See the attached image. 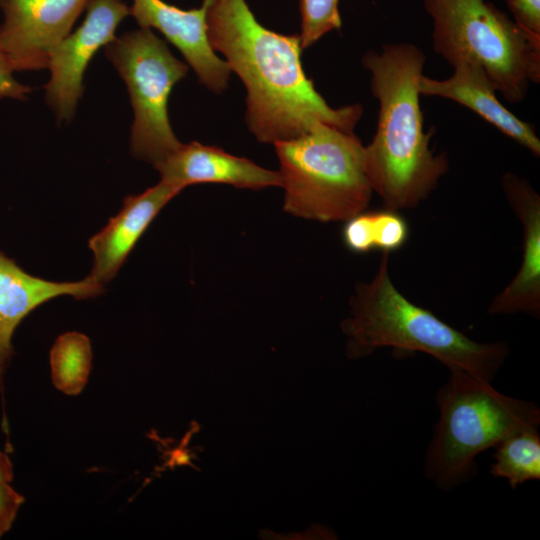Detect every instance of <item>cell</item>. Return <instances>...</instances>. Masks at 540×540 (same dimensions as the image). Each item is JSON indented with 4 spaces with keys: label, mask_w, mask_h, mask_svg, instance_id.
<instances>
[{
    "label": "cell",
    "mask_w": 540,
    "mask_h": 540,
    "mask_svg": "<svg viewBox=\"0 0 540 540\" xmlns=\"http://www.w3.org/2000/svg\"><path fill=\"white\" fill-rule=\"evenodd\" d=\"M211 47L221 52L245 85L246 123L258 141L299 137L318 124L353 132L360 104L333 108L315 89L301 63L299 35L261 25L245 0H203Z\"/></svg>",
    "instance_id": "6da1fadb"
},
{
    "label": "cell",
    "mask_w": 540,
    "mask_h": 540,
    "mask_svg": "<svg viewBox=\"0 0 540 540\" xmlns=\"http://www.w3.org/2000/svg\"><path fill=\"white\" fill-rule=\"evenodd\" d=\"M425 62L424 52L412 43L383 44L362 58L379 102L376 132L364 146L365 172L386 209L418 206L449 169L447 156L430 148L434 131L424 130L418 83Z\"/></svg>",
    "instance_id": "7a4b0ae2"
},
{
    "label": "cell",
    "mask_w": 540,
    "mask_h": 540,
    "mask_svg": "<svg viewBox=\"0 0 540 540\" xmlns=\"http://www.w3.org/2000/svg\"><path fill=\"white\" fill-rule=\"evenodd\" d=\"M389 254L382 253L374 277L360 283L351 299L350 316L341 324L347 356L361 359L381 348L422 352L448 370L492 383L508 357V344L474 341L408 300L390 278Z\"/></svg>",
    "instance_id": "3957f363"
},
{
    "label": "cell",
    "mask_w": 540,
    "mask_h": 540,
    "mask_svg": "<svg viewBox=\"0 0 540 540\" xmlns=\"http://www.w3.org/2000/svg\"><path fill=\"white\" fill-rule=\"evenodd\" d=\"M436 403L439 417L425 452L424 474L446 492L476 475L480 453L513 433L540 426L534 402L505 395L462 370H449Z\"/></svg>",
    "instance_id": "277c9868"
},
{
    "label": "cell",
    "mask_w": 540,
    "mask_h": 540,
    "mask_svg": "<svg viewBox=\"0 0 540 540\" xmlns=\"http://www.w3.org/2000/svg\"><path fill=\"white\" fill-rule=\"evenodd\" d=\"M432 48L451 66L479 65L508 103L522 102L540 82V38L486 0H423Z\"/></svg>",
    "instance_id": "5b68a950"
},
{
    "label": "cell",
    "mask_w": 540,
    "mask_h": 540,
    "mask_svg": "<svg viewBox=\"0 0 540 540\" xmlns=\"http://www.w3.org/2000/svg\"><path fill=\"white\" fill-rule=\"evenodd\" d=\"M274 146L287 213L345 222L366 211L373 190L365 172L364 145L353 132L318 124Z\"/></svg>",
    "instance_id": "8992f818"
},
{
    "label": "cell",
    "mask_w": 540,
    "mask_h": 540,
    "mask_svg": "<svg viewBox=\"0 0 540 540\" xmlns=\"http://www.w3.org/2000/svg\"><path fill=\"white\" fill-rule=\"evenodd\" d=\"M105 54L128 88L134 113L131 154L156 167L182 144L170 126L167 105L188 66L148 28L116 37L105 46Z\"/></svg>",
    "instance_id": "52a82bcc"
},
{
    "label": "cell",
    "mask_w": 540,
    "mask_h": 540,
    "mask_svg": "<svg viewBox=\"0 0 540 540\" xmlns=\"http://www.w3.org/2000/svg\"><path fill=\"white\" fill-rule=\"evenodd\" d=\"M85 10L84 21L54 48L47 67L51 76L45 97L58 122L73 118L89 62L116 38L118 25L130 15L129 6L122 0H89Z\"/></svg>",
    "instance_id": "ba28073f"
},
{
    "label": "cell",
    "mask_w": 540,
    "mask_h": 540,
    "mask_svg": "<svg viewBox=\"0 0 540 540\" xmlns=\"http://www.w3.org/2000/svg\"><path fill=\"white\" fill-rule=\"evenodd\" d=\"M89 0H0V52L14 71L48 67Z\"/></svg>",
    "instance_id": "9c48e42d"
},
{
    "label": "cell",
    "mask_w": 540,
    "mask_h": 540,
    "mask_svg": "<svg viewBox=\"0 0 540 540\" xmlns=\"http://www.w3.org/2000/svg\"><path fill=\"white\" fill-rule=\"evenodd\" d=\"M129 7L140 28H155L183 54L199 81L210 90L223 92L231 69L210 45L206 7L183 10L163 0H132Z\"/></svg>",
    "instance_id": "30bf717a"
},
{
    "label": "cell",
    "mask_w": 540,
    "mask_h": 540,
    "mask_svg": "<svg viewBox=\"0 0 540 540\" xmlns=\"http://www.w3.org/2000/svg\"><path fill=\"white\" fill-rule=\"evenodd\" d=\"M502 188L511 208L523 226L521 266L511 282L494 297L488 307L491 315L525 313L540 315V196L518 175L502 176Z\"/></svg>",
    "instance_id": "8fae6325"
},
{
    "label": "cell",
    "mask_w": 540,
    "mask_h": 540,
    "mask_svg": "<svg viewBox=\"0 0 540 540\" xmlns=\"http://www.w3.org/2000/svg\"><path fill=\"white\" fill-rule=\"evenodd\" d=\"M103 285L90 276L80 281L55 282L33 276L0 251V390L14 355L12 338L19 324L36 308L64 295L77 300L102 294Z\"/></svg>",
    "instance_id": "7c38bea8"
},
{
    "label": "cell",
    "mask_w": 540,
    "mask_h": 540,
    "mask_svg": "<svg viewBox=\"0 0 540 540\" xmlns=\"http://www.w3.org/2000/svg\"><path fill=\"white\" fill-rule=\"evenodd\" d=\"M180 192L161 180L139 195L127 196L121 210L89 239L94 254L89 276L102 285L112 280L154 218Z\"/></svg>",
    "instance_id": "4fadbf2b"
},
{
    "label": "cell",
    "mask_w": 540,
    "mask_h": 540,
    "mask_svg": "<svg viewBox=\"0 0 540 540\" xmlns=\"http://www.w3.org/2000/svg\"><path fill=\"white\" fill-rule=\"evenodd\" d=\"M155 169L162 181L181 191L188 185L200 183L228 184L253 190L281 187L279 172L265 169L221 148L195 141L181 144Z\"/></svg>",
    "instance_id": "5bb4252c"
},
{
    "label": "cell",
    "mask_w": 540,
    "mask_h": 540,
    "mask_svg": "<svg viewBox=\"0 0 540 540\" xmlns=\"http://www.w3.org/2000/svg\"><path fill=\"white\" fill-rule=\"evenodd\" d=\"M453 68L446 79L422 75L418 83L420 95L446 98L467 107L538 157L540 139L534 127L502 105L484 70L467 61L458 62Z\"/></svg>",
    "instance_id": "9a60e30c"
},
{
    "label": "cell",
    "mask_w": 540,
    "mask_h": 540,
    "mask_svg": "<svg viewBox=\"0 0 540 540\" xmlns=\"http://www.w3.org/2000/svg\"><path fill=\"white\" fill-rule=\"evenodd\" d=\"M92 360L91 342L85 334L70 331L59 335L49 353L54 387L68 396L79 395L87 385Z\"/></svg>",
    "instance_id": "2e32d148"
},
{
    "label": "cell",
    "mask_w": 540,
    "mask_h": 540,
    "mask_svg": "<svg viewBox=\"0 0 540 540\" xmlns=\"http://www.w3.org/2000/svg\"><path fill=\"white\" fill-rule=\"evenodd\" d=\"M492 476L507 480L512 489L540 480V434L538 428L513 433L495 446Z\"/></svg>",
    "instance_id": "e0dca14e"
},
{
    "label": "cell",
    "mask_w": 540,
    "mask_h": 540,
    "mask_svg": "<svg viewBox=\"0 0 540 540\" xmlns=\"http://www.w3.org/2000/svg\"><path fill=\"white\" fill-rule=\"evenodd\" d=\"M399 211L384 209L366 212V232L371 250L392 252L405 245L409 226Z\"/></svg>",
    "instance_id": "ac0fdd59"
},
{
    "label": "cell",
    "mask_w": 540,
    "mask_h": 540,
    "mask_svg": "<svg viewBox=\"0 0 540 540\" xmlns=\"http://www.w3.org/2000/svg\"><path fill=\"white\" fill-rule=\"evenodd\" d=\"M338 3L339 0H300L302 48L312 46L328 32L341 28Z\"/></svg>",
    "instance_id": "d6986e66"
},
{
    "label": "cell",
    "mask_w": 540,
    "mask_h": 540,
    "mask_svg": "<svg viewBox=\"0 0 540 540\" xmlns=\"http://www.w3.org/2000/svg\"><path fill=\"white\" fill-rule=\"evenodd\" d=\"M507 6L521 28L540 38V0H507Z\"/></svg>",
    "instance_id": "ffe728a7"
},
{
    "label": "cell",
    "mask_w": 540,
    "mask_h": 540,
    "mask_svg": "<svg viewBox=\"0 0 540 540\" xmlns=\"http://www.w3.org/2000/svg\"><path fill=\"white\" fill-rule=\"evenodd\" d=\"M24 501L10 483H0V538L11 529Z\"/></svg>",
    "instance_id": "44dd1931"
},
{
    "label": "cell",
    "mask_w": 540,
    "mask_h": 540,
    "mask_svg": "<svg viewBox=\"0 0 540 540\" xmlns=\"http://www.w3.org/2000/svg\"><path fill=\"white\" fill-rule=\"evenodd\" d=\"M13 69L5 56L0 52V99L14 98L25 100L31 88L19 83L13 77Z\"/></svg>",
    "instance_id": "7402d4cb"
},
{
    "label": "cell",
    "mask_w": 540,
    "mask_h": 540,
    "mask_svg": "<svg viewBox=\"0 0 540 540\" xmlns=\"http://www.w3.org/2000/svg\"><path fill=\"white\" fill-rule=\"evenodd\" d=\"M14 478L13 464L3 451H0V483H11Z\"/></svg>",
    "instance_id": "603a6c76"
}]
</instances>
